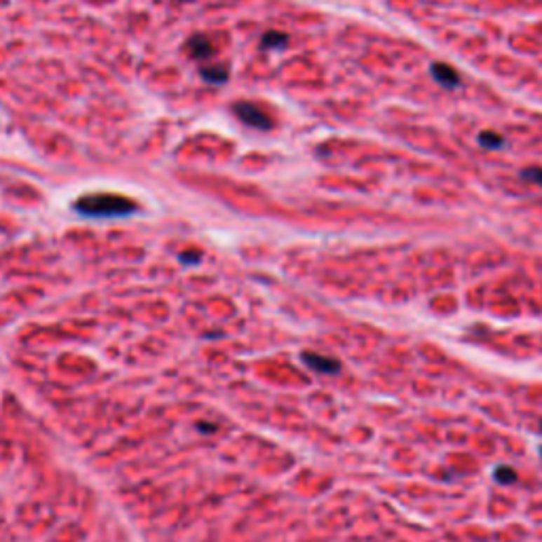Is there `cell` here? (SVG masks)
I'll list each match as a JSON object with an SVG mask.
<instances>
[{"mask_svg":"<svg viewBox=\"0 0 542 542\" xmlns=\"http://www.w3.org/2000/svg\"><path fill=\"white\" fill-rule=\"evenodd\" d=\"M74 210L83 216H91V219H115V216L134 214L138 203L117 193H91L76 199Z\"/></svg>","mask_w":542,"mask_h":542,"instance_id":"6da1fadb","label":"cell"},{"mask_svg":"<svg viewBox=\"0 0 542 542\" xmlns=\"http://www.w3.org/2000/svg\"><path fill=\"white\" fill-rule=\"evenodd\" d=\"M233 113L236 117L246 123L248 128H255V130H271L273 121L271 117L263 111V106L255 104V102H238L233 104Z\"/></svg>","mask_w":542,"mask_h":542,"instance_id":"7a4b0ae2","label":"cell"},{"mask_svg":"<svg viewBox=\"0 0 542 542\" xmlns=\"http://www.w3.org/2000/svg\"><path fill=\"white\" fill-rule=\"evenodd\" d=\"M430 72H432V76H435V81L439 85H443L447 89H454L460 83V74L449 64H445V62H435V64H432V68H430Z\"/></svg>","mask_w":542,"mask_h":542,"instance_id":"3957f363","label":"cell"},{"mask_svg":"<svg viewBox=\"0 0 542 542\" xmlns=\"http://www.w3.org/2000/svg\"><path fill=\"white\" fill-rule=\"evenodd\" d=\"M303 360L307 363V367H311V369L318 371V373H337V371L341 369V365H339L335 358L320 356V354H311V352H305V354H303Z\"/></svg>","mask_w":542,"mask_h":542,"instance_id":"277c9868","label":"cell"},{"mask_svg":"<svg viewBox=\"0 0 542 542\" xmlns=\"http://www.w3.org/2000/svg\"><path fill=\"white\" fill-rule=\"evenodd\" d=\"M189 49H191V55L195 57H208L212 53V43L205 36H193L189 43Z\"/></svg>","mask_w":542,"mask_h":542,"instance_id":"5b68a950","label":"cell"},{"mask_svg":"<svg viewBox=\"0 0 542 542\" xmlns=\"http://www.w3.org/2000/svg\"><path fill=\"white\" fill-rule=\"evenodd\" d=\"M479 144L485 149H502L504 147V136H500L494 130H483L479 134Z\"/></svg>","mask_w":542,"mask_h":542,"instance_id":"8992f818","label":"cell"},{"mask_svg":"<svg viewBox=\"0 0 542 542\" xmlns=\"http://www.w3.org/2000/svg\"><path fill=\"white\" fill-rule=\"evenodd\" d=\"M494 479H496L498 483H502V485H508V483H515V481H517V473H515V468H513V466L502 464V466H498V468H496Z\"/></svg>","mask_w":542,"mask_h":542,"instance_id":"52a82bcc","label":"cell"},{"mask_svg":"<svg viewBox=\"0 0 542 542\" xmlns=\"http://www.w3.org/2000/svg\"><path fill=\"white\" fill-rule=\"evenodd\" d=\"M286 41H288V39H286L284 32H267L263 45H265V47H282V45H286Z\"/></svg>","mask_w":542,"mask_h":542,"instance_id":"ba28073f","label":"cell"},{"mask_svg":"<svg viewBox=\"0 0 542 542\" xmlns=\"http://www.w3.org/2000/svg\"><path fill=\"white\" fill-rule=\"evenodd\" d=\"M203 79L205 81H210V83H225L227 81V72L225 70H208V68H203Z\"/></svg>","mask_w":542,"mask_h":542,"instance_id":"9c48e42d","label":"cell"},{"mask_svg":"<svg viewBox=\"0 0 542 542\" xmlns=\"http://www.w3.org/2000/svg\"><path fill=\"white\" fill-rule=\"evenodd\" d=\"M521 176H523L525 180H529V182L542 187V168H527V170L521 172Z\"/></svg>","mask_w":542,"mask_h":542,"instance_id":"30bf717a","label":"cell"},{"mask_svg":"<svg viewBox=\"0 0 542 542\" xmlns=\"http://www.w3.org/2000/svg\"><path fill=\"white\" fill-rule=\"evenodd\" d=\"M180 259H182V261H189V263H193V261H197V259H199V252H187V255H182Z\"/></svg>","mask_w":542,"mask_h":542,"instance_id":"8fae6325","label":"cell"},{"mask_svg":"<svg viewBox=\"0 0 542 542\" xmlns=\"http://www.w3.org/2000/svg\"><path fill=\"white\" fill-rule=\"evenodd\" d=\"M540 458H542V447H540Z\"/></svg>","mask_w":542,"mask_h":542,"instance_id":"7c38bea8","label":"cell"},{"mask_svg":"<svg viewBox=\"0 0 542 542\" xmlns=\"http://www.w3.org/2000/svg\"><path fill=\"white\" fill-rule=\"evenodd\" d=\"M540 428H542V426H540Z\"/></svg>","mask_w":542,"mask_h":542,"instance_id":"4fadbf2b","label":"cell"}]
</instances>
